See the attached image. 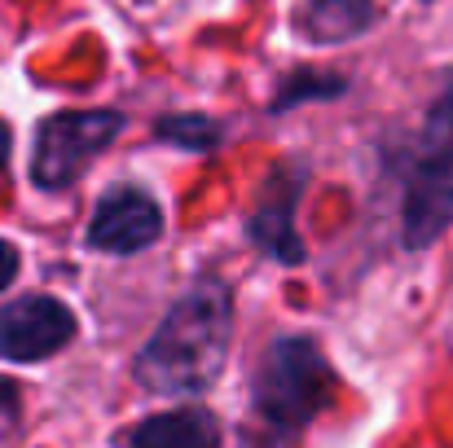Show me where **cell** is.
Returning a JSON list of instances; mask_svg holds the SVG:
<instances>
[{
	"instance_id": "1",
	"label": "cell",
	"mask_w": 453,
	"mask_h": 448,
	"mask_svg": "<svg viewBox=\"0 0 453 448\" xmlns=\"http://www.w3.org/2000/svg\"><path fill=\"white\" fill-rule=\"evenodd\" d=\"M234 343V295L225 282L207 277L172 303L150 343L137 356V383L158 396L207 391Z\"/></svg>"
},
{
	"instance_id": "2",
	"label": "cell",
	"mask_w": 453,
	"mask_h": 448,
	"mask_svg": "<svg viewBox=\"0 0 453 448\" xmlns=\"http://www.w3.org/2000/svg\"><path fill=\"white\" fill-rule=\"evenodd\" d=\"M405 247H432L453 220V80L423 119L405 176Z\"/></svg>"
},
{
	"instance_id": "3",
	"label": "cell",
	"mask_w": 453,
	"mask_h": 448,
	"mask_svg": "<svg viewBox=\"0 0 453 448\" xmlns=\"http://www.w3.org/2000/svg\"><path fill=\"white\" fill-rule=\"evenodd\" d=\"M330 365L312 338H278L269 343L260 374H256V414L278 436H300L330 400Z\"/></svg>"
},
{
	"instance_id": "4",
	"label": "cell",
	"mask_w": 453,
	"mask_h": 448,
	"mask_svg": "<svg viewBox=\"0 0 453 448\" xmlns=\"http://www.w3.org/2000/svg\"><path fill=\"white\" fill-rule=\"evenodd\" d=\"M119 133H124V115H115V110L49 115L35 133V158H31L35 185L40 189H66Z\"/></svg>"
},
{
	"instance_id": "5",
	"label": "cell",
	"mask_w": 453,
	"mask_h": 448,
	"mask_svg": "<svg viewBox=\"0 0 453 448\" xmlns=\"http://www.w3.org/2000/svg\"><path fill=\"white\" fill-rule=\"evenodd\" d=\"M75 338V316L62 299L27 295L0 308V356L9 361H44Z\"/></svg>"
},
{
	"instance_id": "6",
	"label": "cell",
	"mask_w": 453,
	"mask_h": 448,
	"mask_svg": "<svg viewBox=\"0 0 453 448\" xmlns=\"http://www.w3.org/2000/svg\"><path fill=\"white\" fill-rule=\"evenodd\" d=\"M163 233V211L150 194L142 189H111L88 224V247L93 251H111V255H133L146 251L150 242H158Z\"/></svg>"
},
{
	"instance_id": "7",
	"label": "cell",
	"mask_w": 453,
	"mask_h": 448,
	"mask_svg": "<svg viewBox=\"0 0 453 448\" xmlns=\"http://www.w3.org/2000/svg\"><path fill=\"white\" fill-rule=\"evenodd\" d=\"M296 198H300V176H273L256 202L251 216V238L265 255L282 260V264H300V238H296Z\"/></svg>"
},
{
	"instance_id": "8",
	"label": "cell",
	"mask_w": 453,
	"mask_h": 448,
	"mask_svg": "<svg viewBox=\"0 0 453 448\" xmlns=\"http://www.w3.org/2000/svg\"><path fill=\"white\" fill-rule=\"evenodd\" d=\"M128 448H220V422L207 409L154 414L128 431Z\"/></svg>"
},
{
	"instance_id": "9",
	"label": "cell",
	"mask_w": 453,
	"mask_h": 448,
	"mask_svg": "<svg viewBox=\"0 0 453 448\" xmlns=\"http://www.w3.org/2000/svg\"><path fill=\"white\" fill-rule=\"evenodd\" d=\"M374 22V0H308L296 13V27L312 44H343Z\"/></svg>"
},
{
	"instance_id": "10",
	"label": "cell",
	"mask_w": 453,
	"mask_h": 448,
	"mask_svg": "<svg viewBox=\"0 0 453 448\" xmlns=\"http://www.w3.org/2000/svg\"><path fill=\"white\" fill-rule=\"evenodd\" d=\"M18 422V387L9 378H0V436Z\"/></svg>"
},
{
	"instance_id": "11",
	"label": "cell",
	"mask_w": 453,
	"mask_h": 448,
	"mask_svg": "<svg viewBox=\"0 0 453 448\" xmlns=\"http://www.w3.org/2000/svg\"><path fill=\"white\" fill-rule=\"evenodd\" d=\"M13 277H18V251H13L9 242H0V291H4Z\"/></svg>"
},
{
	"instance_id": "12",
	"label": "cell",
	"mask_w": 453,
	"mask_h": 448,
	"mask_svg": "<svg viewBox=\"0 0 453 448\" xmlns=\"http://www.w3.org/2000/svg\"><path fill=\"white\" fill-rule=\"evenodd\" d=\"M4 163H9V128L0 124V171H4Z\"/></svg>"
}]
</instances>
